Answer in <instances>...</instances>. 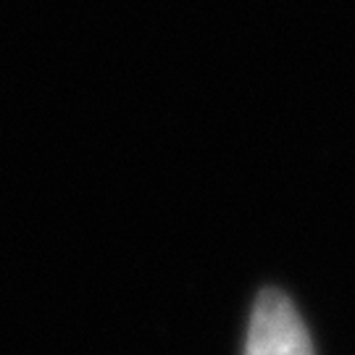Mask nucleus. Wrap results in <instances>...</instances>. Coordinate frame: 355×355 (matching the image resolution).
<instances>
[{"instance_id":"nucleus-1","label":"nucleus","mask_w":355,"mask_h":355,"mask_svg":"<svg viewBox=\"0 0 355 355\" xmlns=\"http://www.w3.org/2000/svg\"><path fill=\"white\" fill-rule=\"evenodd\" d=\"M245 355H316L303 316L282 290L258 295L248 324Z\"/></svg>"}]
</instances>
